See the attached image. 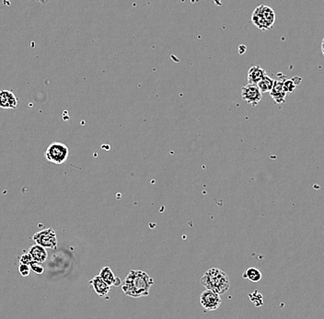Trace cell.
I'll return each instance as SVG.
<instances>
[{
  "instance_id": "3957f363",
  "label": "cell",
  "mask_w": 324,
  "mask_h": 319,
  "mask_svg": "<svg viewBox=\"0 0 324 319\" xmlns=\"http://www.w3.org/2000/svg\"><path fill=\"white\" fill-rule=\"evenodd\" d=\"M276 21V13L272 8L261 5L255 8L251 14V22L261 31L270 30Z\"/></svg>"
},
{
  "instance_id": "7c38bea8",
  "label": "cell",
  "mask_w": 324,
  "mask_h": 319,
  "mask_svg": "<svg viewBox=\"0 0 324 319\" xmlns=\"http://www.w3.org/2000/svg\"><path fill=\"white\" fill-rule=\"evenodd\" d=\"M28 253L32 256V260L34 262L44 263L47 260V251L45 250L44 247H42V246H40L38 244L31 246L28 250Z\"/></svg>"
},
{
  "instance_id": "ac0fdd59",
  "label": "cell",
  "mask_w": 324,
  "mask_h": 319,
  "mask_svg": "<svg viewBox=\"0 0 324 319\" xmlns=\"http://www.w3.org/2000/svg\"><path fill=\"white\" fill-rule=\"evenodd\" d=\"M41 264H42V263H39V262L33 261V262L30 264V268H31V270H32V272H34V273H36V274H42L43 272H44V269H43V267H42Z\"/></svg>"
},
{
  "instance_id": "9c48e42d",
  "label": "cell",
  "mask_w": 324,
  "mask_h": 319,
  "mask_svg": "<svg viewBox=\"0 0 324 319\" xmlns=\"http://www.w3.org/2000/svg\"><path fill=\"white\" fill-rule=\"evenodd\" d=\"M267 74L265 69L260 67V66H252L248 71L247 75V80L248 83L251 85H258L261 79L266 77Z\"/></svg>"
},
{
  "instance_id": "4fadbf2b",
  "label": "cell",
  "mask_w": 324,
  "mask_h": 319,
  "mask_svg": "<svg viewBox=\"0 0 324 319\" xmlns=\"http://www.w3.org/2000/svg\"><path fill=\"white\" fill-rule=\"evenodd\" d=\"M99 277L110 286H117L120 284V279L116 278L110 267H103L99 272Z\"/></svg>"
},
{
  "instance_id": "d6986e66",
  "label": "cell",
  "mask_w": 324,
  "mask_h": 319,
  "mask_svg": "<svg viewBox=\"0 0 324 319\" xmlns=\"http://www.w3.org/2000/svg\"><path fill=\"white\" fill-rule=\"evenodd\" d=\"M31 268L29 265H26V264H22V263H20V266H19V272L21 273L22 276L26 277V276H29L30 275V272H31Z\"/></svg>"
},
{
  "instance_id": "30bf717a",
  "label": "cell",
  "mask_w": 324,
  "mask_h": 319,
  "mask_svg": "<svg viewBox=\"0 0 324 319\" xmlns=\"http://www.w3.org/2000/svg\"><path fill=\"white\" fill-rule=\"evenodd\" d=\"M90 285L94 289L95 293H97L100 297H104L110 292L111 286L105 283L104 281L99 277L95 276L90 280Z\"/></svg>"
},
{
  "instance_id": "7a4b0ae2",
  "label": "cell",
  "mask_w": 324,
  "mask_h": 319,
  "mask_svg": "<svg viewBox=\"0 0 324 319\" xmlns=\"http://www.w3.org/2000/svg\"><path fill=\"white\" fill-rule=\"evenodd\" d=\"M200 282L206 290L219 293L220 295L227 293L230 288V278L228 274L219 268H212L204 272Z\"/></svg>"
},
{
  "instance_id": "277c9868",
  "label": "cell",
  "mask_w": 324,
  "mask_h": 319,
  "mask_svg": "<svg viewBox=\"0 0 324 319\" xmlns=\"http://www.w3.org/2000/svg\"><path fill=\"white\" fill-rule=\"evenodd\" d=\"M69 155L68 147L62 143L55 142L47 147L45 151V158L49 162L61 165L67 161Z\"/></svg>"
},
{
  "instance_id": "44dd1931",
  "label": "cell",
  "mask_w": 324,
  "mask_h": 319,
  "mask_svg": "<svg viewBox=\"0 0 324 319\" xmlns=\"http://www.w3.org/2000/svg\"><path fill=\"white\" fill-rule=\"evenodd\" d=\"M321 52H322V54L324 55V37L322 39V42H321Z\"/></svg>"
},
{
  "instance_id": "ba28073f",
  "label": "cell",
  "mask_w": 324,
  "mask_h": 319,
  "mask_svg": "<svg viewBox=\"0 0 324 319\" xmlns=\"http://www.w3.org/2000/svg\"><path fill=\"white\" fill-rule=\"evenodd\" d=\"M18 106V99L15 94L10 90H1L0 92V107L2 109L15 110Z\"/></svg>"
},
{
  "instance_id": "6da1fadb",
  "label": "cell",
  "mask_w": 324,
  "mask_h": 319,
  "mask_svg": "<svg viewBox=\"0 0 324 319\" xmlns=\"http://www.w3.org/2000/svg\"><path fill=\"white\" fill-rule=\"evenodd\" d=\"M154 281L146 272L143 271H131L122 285L123 292L127 296L139 298L147 296Z\"/></svg>"
},
{
  "instance_id": "9a60e30c",
  "label": "cell",
  "mask_w": 324,
  "mask_h": 319,
  "mask_svg": "<svg viewBox=\"0 0 324 319\" xmlns=\"http://www.w3.org/2000/svg\"><path fill=\"white\" fill-rule=\"evenodd\" d=\"M275 82H276V80H274L269 76H266L258 83L257 87L261 90L262 94L263 93H270L272 91L274 86H275Z\"/></svg>"
},
{
  "instance_id": "8992f818",
  "label": "cell",
  "mask_w": 324,
  "mask_h": 319,
  "mask_svg": "<svg viewBox=\"0 0 324 319\" xmlns=\"http://www.w3.org/2000/svg\"><path fill=\"white\" fill-rule=\"evenodd\" d=\"M241 98L247 104L255 107L262 99V93L257 85L248 84L241 89Z\"/></svg>"
},
{
  "instance_id": "5bb4252c",
  "label": "cell",
  "mask_w": 324,
  "mask_h": 319,
  "mask_svg": "<svg viewBox=\"0 0 324 319\" xmlns=\"http://www.w3.org/2000/svg\"><path fill=\"white\" fill-rule=\"evenodd\" d=\"M242 278L251 283H259L262 278L261 272L256 268H249L243 272Z\"/></svg>"
},
{
  "instance_id": "e0dca14e",
  "label": "cell",
  "mask_w": 324,
  "mask_h": 319,
  "mask_svg": "<svg viewBox=\"0 0 324 319\" xmlns=\"http://www.w3.org/2000/svg\"><path fill=\"white\" fill-rule=\"evenodd\" d=\"M249 297L251 299V303H254L256 306H261L263 304L262 295L258 291H254L253 293H250Z\"/></svg>"
},
{
  "instance_id": "5b68a950",
  "label": "cell",
  "mask_w": 324,
  "mask_h": 319,
  "mask_svg": "<svg viewBox=\"0 0 324 319\" xmlns=\"http://www.w3.org/2000/svg\"><path fill=\"white\" fill-rule=\"evenodd\" d=\"M33 240L35 243L42 246L44 248H57L58 246V237L57 234L52 228H47L44 230L40 231L33 235Z\"/></svg>"
},
{
  "instance_id": "52a82bcc",
  "label": "cell",
  "mask_w": 324,
  "mask_h": 319,
  "mask_svg": "<svg viewBox=\"0 0 324 319\" xmlns=\"http://www.w3.org/2000/svg\"><path fill=\"white\" fill-rule=\"evenodd\" d=\"M222 300L219 293L205 290L200 295V303L206 311H214L220 308Z\"/></svg>"
},
{
  "instance_id": "ffe728a7",
  "label": "cell",
  "mask_w": 324,
  "mask_h": 319,
  "mask_svg": "<svg viewBox=\"0 0 324 319\" xmlns=\"http://www.w3.org/2000/svg\"><path fill=\"white\" fill-rule=\"evenodd\" d=\"M33 262L32 260V256L29 254V253H26V254H23L22 256L21 257V260H20V263H22V264H26V265H29Z\"/></svg>"
},
{
  "instance_id": "8fae6325",
  "label": "cell",
  "mask_w": 324,
  "mask_h": 319,
  "mask_svg": "<svg viewBox=\"0 0 324 319\" xmlns=\"http://www.w3.org/2000/svg\"><path fill=\"white\" fill-rule=\"evenodd\" d=\"M270 95H271L273 100H275V102L277 104L285 103L287 93H286V91L284 89L283 81L276 80L275 86L273 88L272 91L270 92Z\"/></svg>"
},
{
  "instance_id": "2e32d148",
  "label": "cell",
  "mask_w": 324,
  "mask_h": 319,
  "mask_svg": "<svg viewBox=\"0 0 324 319\" xmlns=\"http://www.w3.org/2000/svg\"><path fill=\"white\" fill-rule=\"evenodd\" d=\"M295 80H296V79L293 78V79H287V80L283 81L284 89H285V91H286L287 94H288V93H291V92H293V91L296 89V88H297L298 83H297Z\"/></svg>"
}]
</instances>
